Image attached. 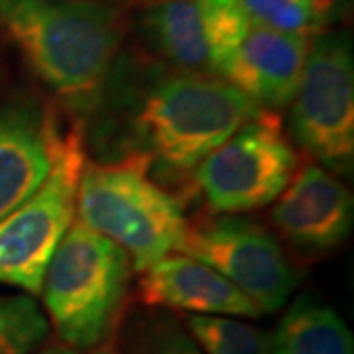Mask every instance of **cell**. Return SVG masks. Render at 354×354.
I'll list each match as a JSON object with an SVG mask.
<instances>
[{"instance_id":"6da1fadb","label":"cell","mask_w":354,"mask_h":354,"mask_svg":"<svg viewBox=\"0 0 354 354\" xmlns=\"http://www.w3.org/2000/svg\"><path fill=\"white\" fill-rule=\"evenodd\" d=\"M260 109L215 75L164 62L116 57L83 118L93 162H134L187 201L197 165Z\"/></svg>"},{"instance_id":"8992f818","label":"cell","mask_w":354,"mask_h":354,"mask_svg":"<svg viewBox=\"0 0 354 354\" xmlns=\"http://www.w3.org/2000/svg\"><path fill=\"white\" fill-rule=\"evenodd\" d=\"M297 167L279 114L260 111L197 165L191 193H201L216 215L250 213L276 201Z\"/></svg>"},{"instance_id":"8fae6325","label":"cell","mask_w":354,"mask_h":354,"mask_svg":"<svg viewBox=\"0 0 354 354\" xmlns=\"http://www.w3.org/2000/svg\"><path fill=\"white\" fill-rule=\"evenodd\" d=\"M67 111L59 104L18 101L0 106V218L46 181Z\"/></svg>"},{"instance_id":"4fadbf2b","label":"cell","mask_w":354,"mask_h":354,"mask_svg":"<svg viewBox=\"0 0 354 354\" xmlns=\"http://www.w3.org/2000/svg\"><path fill=\"white\" fill-rule=\"evenodd\" d=\"M138 297L150 307L195 315L256 319L258 305L211 266L187 254H167L140 272Z\"/></svg>"},{"instance_id":"ba28073f","label":"cell","mask_w":354,"mask_h":354,"mask_svg":"<svg viewBox=\"0 0 354 354\" xmlns=\"http://www.w3.org/2000/svg\"><path fill=\"white\" fill-rule=\"evenodd\" d=\"M177 252L197 258L250 297L262 313H276L297 288V272L279 239L241 215L189 218Z\"/></svg>"},{"instance_id":"5bb4252c","label":"cell","mask_w":354,"mask_h":354,"mask_svg":"<svg viewBox=\"0 0 354 354\" xmlns=\"http://www.w3.org/2000/svg\"><path fill=\"white\" fill-rule=\"evenodd\" d=\"M272 354H354L353 335L327 304L304 295L286 311L270 337Z\"/></svg>"},{"instance_id":"e0dca14e","label":"cell","mask_w":354,"mask_h":354,"mask_svg":"<svg viewBox=\"0 0 354 354\" xmlns=\"http://www.w3.org/2000/svg\"><path fill=\"white\" fill-rule=\"evenodd\" d=\"M250 24L309 39L325 34L309 0H241Z\"/></svg>"},{"instance_id":"ac0fdd59","label":"cell","mask_w":354,"mask_h":354,"mask_svg":"<svg viewBox=\"0 0 354 354\" xmlns=\"http://www.w3.org/2000/svg\"><path fill=\"white\" fill-rule=\"evenodd\" d=\"M142 354H203V351L187 330L177 327L174 321L164 319L148 329Z\"/></svg>"},{"instance_id":"d6986e66","label":"cell","mask_w":354,"mask_h":354,"mask_svg":"<svg viewBox=\"0 0 354 354\" xmlns=\"http://www.w3.org/2000/svg\"><path fill=\"white\" fill-rule=\"evenodd\" d=\"M309 4H311V8H313V12H315L317 20L321 22V26L327 28L346 12L348 0H309Z\"/></svg>"},{"instance_id":"9a60e30c","label":"cell","mask_w":354,"mask_h":354,"mask_svg":"<svg viewBox=\"0 0 354 354\" xmlns=\"http://www.w3.org/2000/svg\"><path fill=\"white\" fill-rule=\"evenodd\" d=\"M185 327L203 354H272L270 335L239 319L189 315Z\"/></svg>"},{"instance_id":"3957f363","label":"cell","mask_w":354,"mask_h":354,"mask_svg":"<svg viewBox=\"0 0 354 354\" xmlns=\"http://www.w3.org/2000/svg\"><path fill=\"white\" fill-rule=\"evenodd\" d=\"M132 272L118 244L73 218L39 291L57 339L75 351L102 348L118 329Z\"/></svg>"},{"instance_id":"44dd1931","label":"cell","mask_w":354,"mask_h":354,"mask_svg":"<svg viewBox=\"0 0 354 354\" xmlns=\"http://www.w3.org/2000/svg\"><path fill=\"white\" fill-rule=\"evenodd\" d=\"M95 354H116L114 353V348H109V346H102V348H99Z\"/></svg>"},{"instance_id":"2e32d148","label":"cell","mask_w":354,"mask_h":354,"mask_svg":"<svg viewBox=\"0 0 354 354\" xmlns=\"http://www.w3.org/2000/svg\"><path fill=\"white\" fill-rule=\"evenodd\" d=\"M48 333V319L34 297L0 293V354H32Z\"/></svg>"},{"instance_id":"7a4b0ae2","label":"cell","mask_w":354,"mask_h":354,"mask_svg":"<svg viewBox=\"0 0 354 354\" xmlns=\"http://www.w3.org/2000/svg\"><path fill=\"white\" fill-rule=\"evenodd\" d=\"M0 28L59 106L83 120L124 41V18L102 0H0Z\"/></svg>"},{"instance_id":"5b68a950","label":"cell","mask_w":354,"mask_h":354,"mask_svg":"<svg viewBox=\"0 0 354 354\" xmlns=\"http://www.w3.org/2000/svg\"><path fill=\"white\" fill-rule=\"evenodd\" d=\"M85 162L83 120L67 114L46 181L0 218V283L39 295L46 268L75 218L77 187Z\"/></svg>"},{"instance_id":"7c38bea8","label":"cell","mask_w":354,"mask_h":354,"mask_svg":"<svg viewBox=\"0 0 354 354\" xmlns=\"http://www.w3.org/2000/svg\"><path fill=\"white\" fill-rule=\"evenodd\" d=\"M311 44L305 36L252 24L216 77L239 88L260 111L278 113L295 97Z\"/></svg>"},{"instance_id":"277c9868","label":"cell","mask_w":354,"mask_h":354,"mask_svg":"<svg viewBox=\"0 0 354 354\" xmlns=\"http://www.w3.org/2000/svg\"><path fill=\"white\" fill-rule=\"evenodd\" d=\"M75 213L83 225L118 244L138 274L179 248L189 221L185 199L134 162L87 160Z\"/></svg>"},{"instance_id":"ffe728a7","label":"cell","mask_w":354,"mask_h":354,"mask_svg":"<svg viewBox=\"0 0 354 354\" xmlns=\"http://www.w3.org/2000/svg\"><path fill=\"white\" fill-rule=\"evenodd\" d=\"M32 354H79V351L75 348H71V346H67L64 342H59V344H50V346H46V348H41L38 353H32Z\"/></svg>"},{"instance_id":"30bf717a","label":"cell","mask_w":354,"mask_h":354,"mask_svg":"<svg viewBox=\"0 0 354 354\" xmlns=\"http://www.w3.org/2000/svg\"><path fill=\"white\" fill-rule=\"evenodd\" d=\"M274 203L272 225L295 252L307 258L335 250L351 234L353 193L315 162L297 167Z\"/></svg>"},{"instance_id":"52a82bcc","label":"cell","mask_w":354,"mask_h":354,"mask_svg":"<svg viewBox=\"0 0 354 354\" xmlns=\"http://www.w3.org/2000/svg\"><path fill=\"white\" fill-rule=\"evenodd\" d=\"M295 144L335 176L353 171L354 62L344 34L313 39L295 97L290 102Z\"/></svg>"},{"instance_id":"9c48e42d","label":"cell","mask_w":354,"mask_h":354,"mask_svg":"<svg viewBox=\"0 0 354 354\" xmlns=\"http://www.w3.org/2000/svg\"><path fill=\"white\" fill-rule=\"evenodd\" d=\"M250 26L241 0H160L140 16L144 39L164 64L215 77Z\"/></svg>"}]
</instances>
